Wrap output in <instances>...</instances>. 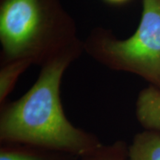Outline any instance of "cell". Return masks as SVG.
<instances>
[{
	"instance_id": "obj_1",
	"label": "cell",
	"mask_w": 160,
	"mask_h": 160,
	"mask_svg": "<svg viewBox=\"0 0 160 160\" xmlns=\"http://www.w3.org/2000/svg\"><path fill=\"white\" fill-rule=\"evenodd\" d=\"M78 57L66 55L46 64L22 97L1 105L0 144L38 146L78 159L102 145L97 135L73 125L62 104L64 73Z\"/></svg>"
},
{
	"instance_id": "obj_9",
	"label": "cell",
	"mask_w": 160,
	"mask_h": 160,
	"mask_svg": "<svg viewBox=\"0 0 160 160\" xmlns=\"http://www.w3.org/2000/svg\"><path fill=\"white\" fill-rule=\"evenodd\" d=\"M103 1L111 5H122L128 2L130 0H103Z\"/></svg>"
},
{
	"instance_id": "obj_4",
	"label": "cell",
	"mask_w": 160,
	"mask_h": 160,
	"mask_svg": "<svg viewBox=\"0 0 160 160\" xmlns=\"http://www.w3.org/2000/svg\"><path fill=\"white\" fill-rule=\"evenodd\" d=\"M136 116L145 130L160 132V89L151 85L140 92Z\"/></svg>"
},
{
	"instance_id": "obj_6",
	"label": "cell",
	"mask_w": 160,
	"mask_h": 160,
	"mask_svg": "<svg viewBox=\"0 0 160 160\" xmlns=\"http://www.w3.org/2000/svg\"><path fill=\"white\" fill-rule=\"evenodd\" d=\"M127 160H160V132L144 130L128 145Z\"/></svg>"
},
{
	"instance_id": "obj_8",
	"label": "cell",
	"mask_w": 160,
	"mask_h": 160,
	"mask_svg": "<svg viewBox=\"0 0 160 160\" xmlns=\"http://www.w3.org/2000/svg\"><path fill=\"white\" fill-rule=\"evenodd\" d=\"M128 145L123 140H117L110 145L102 144L79 160H127Z\"/></svg>"
},
{
	"instance_id": "obj_7",
	"label": "cell",
	"mask_w": 160,
	"mask_h": 160,
	"mask_svg": "<svg viewBox=\"0 0 160 160\" xmlns=\"http://www.w3.org/2000/svg\"><path fill=\"white\" fill-rule=\"evenodd\" d=\"M33 65L28 60H15L1 64L0 68V105L5 103L19 77Z\"/></svg>"
},
{
	"instance_id": "obj_3",
	"label": "cell",
	"mask_w": 160,
	"mask_h": 160,
	"mask_svg": "<svg viewBox=\"0 0 160 160\" xmlns=\"http://www.w3.org/2000/svg\"><path fill=\"white\" fill-rule=\"evenodd\" d=\"M84 51L105 67L134 73L160 89V0H142L141 19L130 37L120 39L108 29L96 28Z\"/></svg>"
},
{
	"instance_id": "obj_2",
	"label": "cell",
	"mask_w": 160,
	"mask_h": 160,
	"mask_svg": "<svg viewBox=\"0 0 160 160\" xmlns=\"http://www.w3.org/2000/svg\"><path fill=\"white\" fill-rule=\"evenodd\" d=\"M0 43L1 64L28 60L42 67L85 51L60 0H0Z\"/></svg>"
},
{
	"instance_id": "obj_5",
	"label": "cell",
	"mask_w": 160,
	"mask_h": 160,
	"mask_svg": "<svg viewBox=\"0 0 160 160\" xmlns=\"http://www.w3.org/2000/svg\"><path fill=\"white\" fill-rule=\"evenodd\" d=\"M73 156L38 146L1 144L0 160H76Z\"/></svg>"
}]
</instances>
